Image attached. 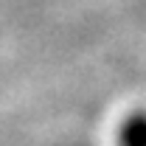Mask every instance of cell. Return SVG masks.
Here are the masks:
<instances>
[{"mask_svg":"<svg viewBox=\"0 0 146 146\" xmlns=\"http://www.w3.org/2000/svg\"><path fill=\"white\" fill-rule=\"evenodd\" d=\"M118 146H146V110H135L118 129Z\"/></svg>","mask_w":146,"mask_h":146,"instance_id":"6da1fadb","label":"cell"}]
</instances>
